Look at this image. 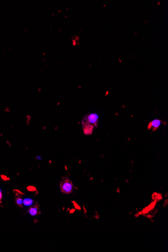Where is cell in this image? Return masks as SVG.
Wrapping results in <instances>:
<instances>
[{
    "instance_id": "1",
    "label": "cell",
    "mask_w": 168,
    "mask_h": 252,
    "mask_svg": "<svg viewBox=\"0 0 168 252\" xmlns=\"http://www.w3.org/2000/svg\"><path fill=\"white\" fill-rule=\"evenodd\" d=\"M98 116L92 113L87 115L82 120L84 133L86 135H91L97 127L98 123Z\"/></svg>"
},
{
    "instance_id": "2",
    "label": "cell",
    "mask_w": 168,
    "mask_h": 252,
    "mask_svg": "<svg viewBox=\"0 0 168 252\" xmlns=\"http://www.w3.org/2000/svg\"><path fill=\"white\" fill-rule=\"evenodd\" d=\"M60 188L63 193L65 194H70L74 190L73 184L69 179H66L60 182Z\"/></svg>"
},
{
    "instance_id": "3",
    "label": "cell",
    "mask_w": 168,
    "mask_h": 252,
    "mask_svg": "<svg viewBox=\"0 0 168 252\" xmlns=\"http://www.w3.org/2000/svg\"><path fill=\"white\" fill-rule=\"evenodd\" d=\"M161 121L159 119H154V120L151 121L148 125L147 129L148 130H152L153 131H155L158 129L160 125L161 124Z\"/></svg>"
},
{
    "instance_id": "4",
    "label": "cell",
    "mask_w": 168,
    "mask_h": 252,
    "mask_svg": "<svg viewBox=\"0 0 168 252\" xmlns=\"http://www.w3.org/2000/svg\"><path fill=\"white\" fill-rule=\"evenodd\" d=\"M39 211V206L37 205H33V206H31L28 210V213L32 216L36 215Z\"/></svg>"
},
{
    "instance_id": "5",
    "label": "cell",
    "mask_w": 168,
    "mask_h": 252,
    "mask_svg": "<svg viewBox=\"0 0 168 252\" xmlns=\"http://www.w3.org/2000/svg\"><path fill=\"white\" fill-rule=\"evenodd\" d=\"M23 204L25 205H26V206H29V205H31L32 204V203H33V200L31 199L26 198L23 200Z\"/></svg>"
},
{
    "instance_id": "6",
    "label": "cell",
    "mask_w": 168,
    "mask_h": 252,
    "mask_svg": "<svg viewBox=\"0 0 168 252\" xmlns=\"http://www.w3.org/2000/svg\"><path fill=\"white\" fill-rule=\"evenodd\" d=\"M16 202L17 204L18 205L19 207H23V201H22V199H21V198L17 197L16 198Z\"/></svg>"
},
{
    "instance_id": "7",
    "label": "cell",
    "mask_w": 168,
    "mask_h": 252,
    "mask_svg": "<svg viewBox=\"0 0 168 252\" xmlns=\"http://www.w3.org/2000/svg\"><path fill=\"white\" fill-rule=\"evenodd\" d=\"M2 198V193L1 190H0V201L1 200Z\"/></svg>"
}]
</instances>
